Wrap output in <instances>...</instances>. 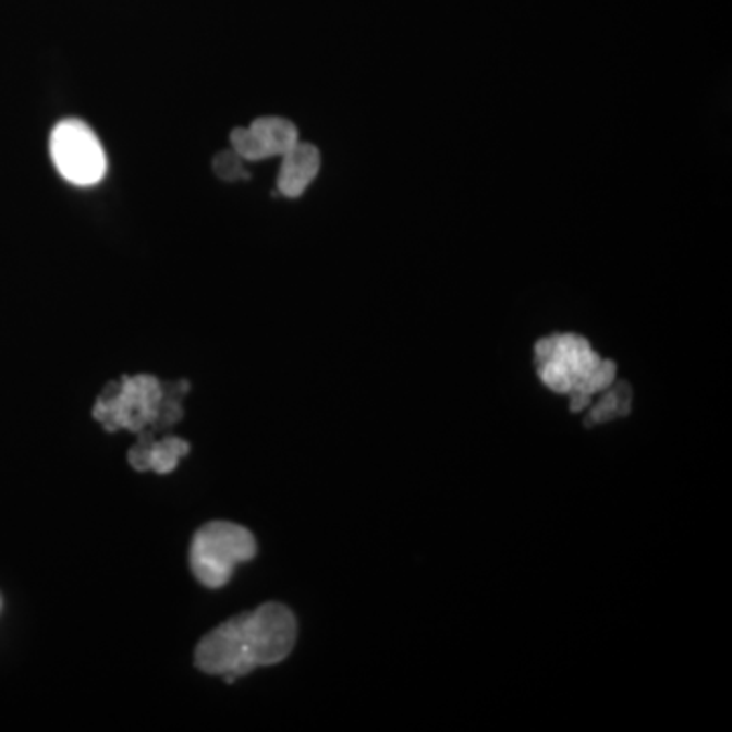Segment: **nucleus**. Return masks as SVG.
<instances>
[{
  "mask_svg": "<svg viewBox=\"0 0 732 732\" xmlns=\"http://www.w3.org/2000/svg\"><path fill=\"white\" fill-rule=\"evenodd\" d=\"M297 640L295 614L285 605L267 602L216 626L196 647V668L227 682L263 666L281 663Z\"/></svg>",
  "mask_w": 732,
  "mask_h": 732,
  "instance_id": "f257e3e1",
  "label": "nucleus"
},
{
  "mask_svg": "<svg viewBox=\"0 0 732 732\" xmlns=\"http://www.w3.org/2000/svg\"><path fill=\"white\" fill-rule=\"evenodd\" d=\"M187 389V381L163 385L151 375L122 377L121 382H110L98 396L91 417L110 434L119 429L138 434L135 450H145L155 442V434L182 419V396Z\"/></svg>",
  "mask_w": 732,
  "mask_h": 732,
  "instance_id": "f03ea898",
  "label": "nucleus"
},
{
  "mask_svg": "<svg viewBox=\"0 0 732 732\" xmlns=\"http://www.w3.org/2000/svg\"><path fill=\"white\" fill-rule=\"evenodd\" d=\"M535 368L553 393L570 395V410L582 412L596 393L607 391L617 379V365L596 354L578 334H553L535 344Z\"/></svg>",
  "mask_w": 732,
  "mask_h": 732,
  "instance_id": "7ed1b4c3",
  "label": "nucleus"
},
{
  "mask_svg": "<svg viewBox=\"0 0 732 732\" xmlns=\"http://www.w3.org/2000/svg\"><path fill=\"white\" fill-rule=\"evenodd\" d=\"M257 556V541L248 529L229 521H213L199 527L190 549L194 576L206 588H222L234 568Z\"/></svg>",
  "mask_w": 732,
  "mask_h": 732,
  "instance_id": "20e7f679",
  "label": "nucleus"
},
{
  "mask_svg": "<svg viewBox=\"0 0 732 732\" xmlns=\"http://www.w3.org/2000/svg\"><path fill=\"white\" fill-rule=\"evenodd\" d=\"M51 159L61 175L76 185H94L107 173V152L86 122L68 119L51 133Z\"/></svg>",
  "mask_w": 732,
  "mask_h": 732,
  "instance_id": "39448f33",
  "label": "nucleus"
},
{
  "mask_svg": "<svg viewBox=\"0 0 732 732\" xmlns=\"http://www.w3.org/2000/svg\"><path fill=\"white\" fill-rule=\"evenodd\" d=\"M297 141V126L281 117H260L251 122V126H241L230 133L232 149L246 161L283 157Z\"/></svg>",
  "mask_w": 732,
  "mask_h": 732,
  "instance_id": "423d86ee",
  "label": "nucleus"
},
{
  "mask_svg": "<svg viewBox=\"0 0 732 732\" xmlns=\"http://www.w3.org/2000/svg\"><path fill=\"white\" fill-rule=\"evenodd\" d=\"M281 159L283 161H281L279 175H277L279 194L291 199L304 196L305 190L320 173V149L312 143L297 141Z\"/></svg>",
  "mask_w": 732,
  "mask_h": 732,
  "instance_id": "0eeeda50",
  "label": "nucleus"
},
{
  "mask_svg": "<svg viewBox=\"0 0 732 732\" xmlns=\"http://www.w3.org/2000/svg\"><path fill=\"white\" fill-rule=\"evenodd\" d=\"M190 454V443L178 438V436H168L163 440L155 442L145 448V450H131L129 452V462L135 471H152L157 474H168L175 471L180 457Z\"/></svg>",
  "mask_w": 732,
  "mask_h": 732,
  "instance_id": "6e6552de",
  "label": "nucleus"
},
{
  "mask_svg": "<svg viewBox=\"0 0 732 732\" xmlns=\"http://www.w3.org/2000/svg\"><path fill=\"white\" fill-rule=\"evenodd\" d=\"M631 396L633 391L626 382H612L605 396L593 407L590 417L586 419V426L605 424L612 417H625L631 412Z\"/></svg>",
  "mask_w": 732,
  "mask_h": 732,
  "instance_id": "1a4fd4ad",
  "label": "nucleus"
},
{
  "mask_svg": "<svg viewBox=\"0 0 732 732\" xmlns=\"http://www.w3.org/2000/svg\"><path fill=\"white\" fill-rule=\"evenodd\" d=\"M213 173L220 180H224V182L248 180V171L243 168V157L234 151V149L216 155V159H213Z\"/></svg>",
  "mask_w": 732,
  "mask_h": 732,
  "instance_id": "9d476101",
  "label": "nucleus"
}]
</instances>
